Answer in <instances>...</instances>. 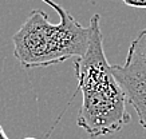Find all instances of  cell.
I'll return each mask as SVG.
<instances>
[{"mask_svg":"<svg viewBox=\"0 0 146 139\" xmlns=\"http://www.w3.org/2000/svg\"><path fill=\"white\" fill-rule=\"evenodd\" d=\"M23 139H38V138H32V136H27V138H23Z\"/></svg>","mask_w":146,"mask_h":139,"instance_id":"52a82bcc","label":"cell"},{"mask_svg":"<svg viewBox=\"0 0 146 139\" xmlns=\"http://www.w3.org/2000/svg\"><path fill=\"white\" fill-rule=\"evenodd\" d=\"M122 1L133 8H146V0H122Z\"/></svg>","mask_w":146,"mask_h":139,"instance_id":"5b68a950","label":"cell"},{"mask_svg":"<svg viewBox=\"0 0 146 139\" xmlns=\"http://www.w3.org/2000/svg\"><path fill=\"white\" fill-rule=\"evenodd\" d=\"M99 22L98 14L91 16L89 48L74 62L78 90L82 94L76 125L90 138L115 134L131 121L126 94L105 55Z\"/></svg>","mask_w":146,"mask_h":139,"instance_id":"6da1fadb","label":"cell"},{"mask_svg":"<svg viewBox=\"0 0 146 139\" xmlns=\"http://www.w3.org/2000/svg\"><path fill=\"white\" fill-rule=\"evenodd\" d=\"M0 139H9L7 136V134L4 132V128H3V126L0 125Z\"/></svg>","mask_w":146,"mask_h":139,"instance_id":"8992f818","label":"cell"},{"mask_svg":"<svg viewBox=\"0 0 146 139\" xmlns=\"http://www.w3.org/2000/svg\"><path fill=\"white\" fill-rule=\"evenodd\" d=\"M122 67L133 75L146 76V30L133 39Z\"/></svg>","mask_w":146,"mask_h":139,"instance_id":"277c9868","label":"cell"},{"mask_svg":"<svg viewBox=\"0 0 146 139\" xmlns=\"http://www.w3.org/2000/svg\"><path fill=\"white\" fill-rule=\"evenodd\" d=\"M56 11L59 23L50 22L42 9H32L13 34V55L24 68L48 67L80 58L89 48L91 28L83 27L54 0H42Z\"/></svg>","mask_w":146,"mask_h":139,"instance_id":"7a4b0ae2","label":"cell"},{"mask_svg":"<svg viewBox=\"0 0 146 139\" xmlns=\"http://www.w3.org/2000/svg\"><path fill=\"white\" fill-rule=\"evenodd\" d=\"M113 71L126 94L127 103L134 107L139 125L146 131V76L133 75L118 64H113Z\"/></svg>","mask_w":146,"mask_h":139,"instance_id":"3957f363","label":"cell"}]
</instances>
